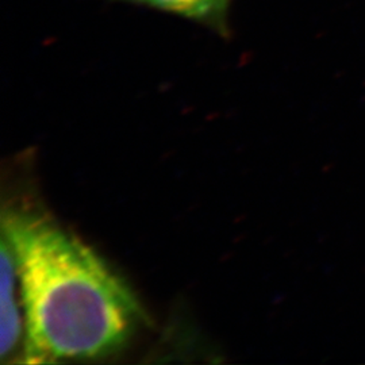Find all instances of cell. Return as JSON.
I'll list each match as a JSON object with an SVG mask.
<instances>
[{
  "label": "cell",
  "instance_id": "obj_1",
  "mask_svg": "<svg viewBox=\"0 0 365 365\" xmlns=\"http://www.w3.org/2000/svg\"><path fill=\"white\" fill-rule=\"evenodd\" d=\"M1 235L19 276L27 363L96 360L130 342L144 322L141 306L78 237L41 214L18 210L3 212Z\"/></svg>",
  "mask_w": 365,
  "mask_h": 365
},
{
  "label": "cell",
  "instance_id": "obj_3",
  "mask_svg": "<svg viewBox=\"0 0 365 365\" xmlns=\"http://www.w3.org/2000/svg\"><path fill=\"white\" fill-rule=\"evenodd\" d=\"M148 6L179 14L187 18L203 19L222 13L229 0H135Z\"/></svg>",
  "mask_w": 365,
  "mask_h": 365
},
{
  "label": "cell",
  "instance_id": "obj_2",
  "mask_svg": "<svg viewBox=\"0 0 365 365\" xmlns=\"http://www.w3.org/2000/svg\"><path fill=\"white\" fill-rule=\"evenodd\" d=\"M0 267H1V339H0V354L1 360L15 352L22 337V319L21 306L22 298H18L19 276L14 259L13 250L7 240L1 235V252H0Z\"/></svg>",
  "mask_w": 365,
  "mask_h": 365
}]
</instances>
